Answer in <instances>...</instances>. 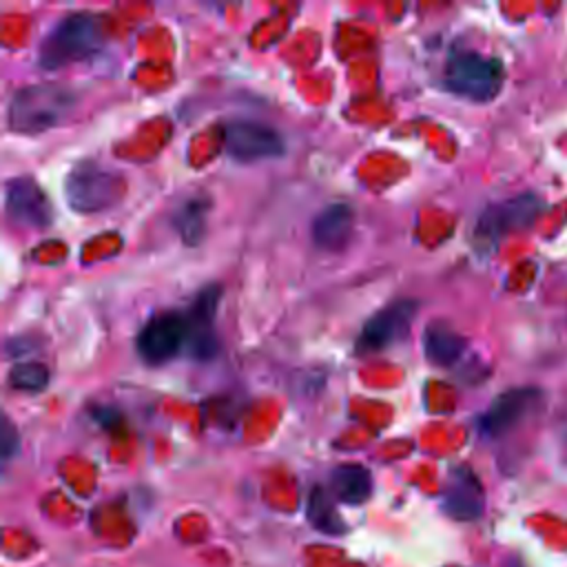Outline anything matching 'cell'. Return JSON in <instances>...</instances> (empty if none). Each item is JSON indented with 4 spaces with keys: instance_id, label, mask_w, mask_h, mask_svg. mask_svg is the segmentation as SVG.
Segmentation results:
<instances>
[{
    "instance_id": "cell-14",
    "label": "cell",
    "mask_w": 567,
    "mask_h": 567,
    "mask_svg": "<svg viewBox=\"0 0 567 567\" xmlns=\"http://www.w3.org/2000/svg\"><path fill=\"white\" fill-rule=\"evenodd\" d=\"M425 357L436 365H454L465 352V339L443 321H432L423 332Z\"/></svg>"
},
{
    "instance_id": "cell-12",
    "label": "cell",
    "mask_w": 567,
    "mask_h": 567,
    "mask_svg": "<svg viewBox=\"0 0 567 567\" xmlns=\"http://www.w3.org/2000/svg\"><path fill=\"white\" fill-rule=\"evenodd\" d=\"M443 507L452 518L458 520H474L483 512V489L478 478L465 470L458 467L452 472L450 483L445 487Z\"/></svg>"
},
{
    "instance_id": "cell-16",
    "label": "cell",
    "mask_w": 567,
    "mask_h": 567,
    "mask_svg": "<svg viewBox=\"0 0 567 567\" xmlns=\"http://www.w3.org/2000/svg\"><path fill=\"white\" fill-rule=\"evenodd\" d=\"M308 518L323 534H339V532H343L341 518L334 512L332 501L328 498L323 487H315L312 489V494L308 498Z\"/></svg>"
},
{
    "instance_id": "cell-17",
    "label": "cell",
    "mask_w": 567,
    "mask_h": 567,
    "mask_svg": "<svg viewBox=\"0 0 567 567\" xmlns=\"http://www.w3.org/2000/svg\"><path fill=\"white\" fill-rule=\"evenodd\" d=\"M9 383L11 388L22 392H40L49 383V370L47 365L35 361L16 363L9 372Z\"/></svg>"
},
{
    "instance_id": "cell-9",
    "label": "cell",
    "mask_w": 567,
    "mask_h": 567,
    "mask_svg": "<svg viewBox=\"0 0 567 567\" xmlns=\"http://www.w3.org/2000/svg\"><path fill=\"white\" fill-rule=\"evenodd\" d=\"M543 392L538 388H514L494 399L481 419V430L489 436H501L512 430L520 419L538 408Z\"/></svg>"
},
{
    "instance_id": "cell-7",
    "label": "cell",
    "mask_w": 567,
    "mask_h": 567,
    "mask_svg": "<svg viewBox=\"0 0 567 567\" xmlns=\"http://www.w3.org/2000/svg\"><path fill=\"white\" fill-rule=\"evenodd\" d=\"M416 312V303L412 299H401L394 301L390 306H385L383 310L374 312L357 341V350L359 352H377L383 350L392 343H396L399 339H403L410 330V321Z\"/></svg>"
},
{
    "instance_id": "cell-11",
    "label": "cell",
    "mask_w": 567,
    "mask_h": 567,
    "mask_svg": "<svg viewBox=\"0 0 567 567\" xmlns=\"http://www.w3.org/2000/svg\"><path fill=\"white\" fill-rule=\"evenodd\" d=\"M219 301V288L217 286H208L204 288L190 312L186 315L188 321V343H190V352L197 359H208L215 354V334H213V317H215V308Z\"/></svg>"
},
{
    "instance_id": "cell-4",
    "label": "cell",
    "mask_w": 567,
    "mask_h": 567,
    "mask_svg": "<svg viewBox=\"0 0 567 567\" xmlns=\"http://www.w3.org/2000/svg\"><path fill=\"white\" fill-rule=\"evenodd\" d=\"M503 66L494 58L474 51L454 53L445 66V86L474 102H487L498 93Z\"/></svg>"
},
{
    "instance_id": "cell-6",
    "label": "cell",
    "mask_w": 567,
    "mask_h": 567,
    "mask_svg": "<svg viewBox=\"0 0 567 567\" xmlns=\"http://www.w3.org/2000/svg\"><path fill=\"white\" fill-rule=\"evenodd\" d=\"M226 151L241 162L277 157L286 151L284 137L277 128L255 120H233L224 128Z\"/></svg>"
},
{
    "instance_id": "cell-18",
    "label": "cell",
    "mask_w": 567,
    "mask_h": 567,
    "mask_svg": "<svg viewBox=\"0 0 567 567\" xmlns=\"http://www.w3.org/2000/svg\"><path fill=\"white\" fill-rule=\"evenodd\" d=\"M204 217H206V204L199 199L188 202L182 206L175 215V224L184 237L186 244H197L204 233Z\"/></svg>"
},
{
    "instance_id": "cell-19",
    "label": "cell",
    "mask_w": 567,
    "mask_h": 567,
    "mask_svg": "<svg viewBox=\"0 0 567 567\" xmlns=\"http://www.w3.org/2000/svg\"><path fill=\"white\" fill-rule=\"evenodd\" d=\"M0 447H2V458H9L18 450V432L7 416L2 419V425H0Z\"/></svg>"
},
{
    "instance_id": "cell-8",
    "label": "cell",
    "mask_w": 567,
    "mask_h": 567,
    "mask_svg": "<svg viewBox=\"0 0 567 567\" xmlns=\"http://www.w3.org/2000/svg\"><path fill=\"white\" fill-rule=\"evenodd\" d=\"M4 210L13 224L27 228H44L51 224L53 210L35 179L22 175L11 177L4 186Z\"/></svg>"
},
{
    "instance_id": "cell-15",
    "label": "cell",
    "mask_w": 567,
    "mask_h": 567,
    "mask_svg": "<svg viewBox=\"0 0 567 567\" xmlns=\"http://www.w3.org/2000/svg\"><path fill=\"white\" fill-rule=\"evenodd\" d=\"M332 489L339 501L359 505L365 503L372 492V476L363 465L346 463L332 472Z\"/></svg>"
},
{
    "instance_id": "cell-13",
    "label": "cell",
    "mask_w": 567,
    "mask_h": 567,
    "mask_svg": "<svg viewBox=\"0 0 567 567\" xmlns=\"http://www.w3.org/2000/svg\"><path fill=\"white\" fill-rule=\"evenodd\" d=\"M354 224V210L346 202L321 208L312 221V239L323 250H339L348 241Z\"/></svg>"
},
{
    "instance_id": "cell-2",
    "label": "cell",
    "mask_w": 567,
    "mask_h": 567,
    "mask_svg": "<svg viewBox=\"0 0 567 567\" xmlns=\"http://www.w3.org/2000/svg\"><path fill=\"white\" fill-rule=\"evenodd\" d=\"M102 44L100 18L89 11H75L53 24L40 44V64L47 69L84 60Z\"/></svg>"
},
{
    "instance_id": "cell-3",
    "label": "cell",
    "mask_w": 567,
    "mask_h": 567,
    "mask_svg": "<svg viewBox=\"0 0 567 567\" xmlns=\"http://www.w3.org/2000/svg\"><path fill=\"white\" fill-rule=\"evenodd\" d=\"M64 193L71 208L80 213H95L113 206L122 197L124 179L122 175L86 159L69 171Z\"/></svg>"
},
{
    "instance_id": "cell-10",
    "label": "cell",
    "mask_w": 567,
    "mask_h": 567,
    "mask_svg": "<svg viewBox=\"0 0 567 567\" xmlns=\"http://www.w3.org/2000/svg\"><path fill=\"white\" fill-rule=\"evenodd\" d=\"M540 202L534 195H520L514 199H507L498 206L487 208L478 224H476V235L494 241L498 235L514 230V228H525L529 226L536 215H538Z\"/></svg>"
},
{
    "instance_id": "cell-5",
    "label": "cell",
    "mask_w": 567,
    "mask_h": 567,
    "mask_svg": "<svg viewBox=\"0 0 567 567\" xmlns=\"http://www.w3.org/2000/svg\"><path fill=\"white\" fill-rule=\"evenodd\" d=\"M188 341V321L179 312H162L148 319L137 332V352L146 363H164L173 359Z\"/></svg>"
},
{
    "instance_id": "cell-1",
    "label": "cell",
    "mask_w": 567,
    "mask_h": 567,
    "mask_svg": "<svg viewBox=\"0 0 567 567\" xmlns=\"http://www.w3.org/2000/svg\"><path fill=\"white\" fill-rule=\"evenodd\" d=\"M75 104L73 91L60 84H31L13 93L9 124L20 133H42L58 126Z\"/></svg>"
}]
</instances>
